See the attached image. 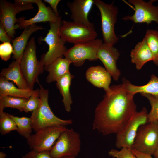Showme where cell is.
<instances>
[{
  "instance_id": "obj_1",
  "label": "cell",
  "mask_w": 158,
  "mask_h": 158,
  "mask_svg": "<svg viewBox=\"0 0 158 158\" xmlns=\"http://www.w3.org/2000/svg\"><path fill=\"white\" fill-rule=\"evenodd\" d=\"M110 87L95 109L92 123L93 129L104 135L121 131L137 111L134 95L122 84Z\"/></svg>"
},
{
  "instance_id": "obj_2",
  "label": "cell",
  "mask_w": 158,
  "mask_h": 158,
  "mask_svg": "<svg viewBox=\"0 0 158 158\" xmlns=\"http://www.w3.org/2000/svg\"><path fill=\"white\" fill-rule=\"evenodd\" d=\"M39 84L40 88V103L38 107L32 112L30 117L33 130L36 132L47 127L72 124V120L62 119L54 114L48 103L49 91L40 84Z\"/></svg>"
},
{
  "instance_id": "obj_3",
  "label": "cell",
  "mask_w": 158,
  "mask_h": 158,
  "mask_svg": "<svg viewBox=\"0 0 158 158\" xmlns=\"http://www.w3.org/2000/svg\"><path fill=\"white\" fill-rule=\"evenodd\" d=\"M36 46L34 37L28 43L20 61V66L30 89L33 90L36 83H40L39 75L42 73L45 67L39 61L36 55Z\"/></svg>"
},
{
  "instance_id": "obj_4",
  "label": "cell",
  "mask_w": 158,
  "mask_h": 158,
  "mask_svg": "<svg viewBox=\"0 0 158 158\" xmlns=\"http://www.w3.org/2000/svg\"><path fill=\"white\" fill-rule=\"evenodd\" d=\"M61 18L54 23H49L50 29L46 36L41 39L48 45V51L42 55L40 60L44 67L50 64L58 58H62L67 49L66 42L61 37L59 32L62 23Z\"/></svg>"
},
{
  "instance_id": "obj_5",
  "label": "cell",
  "mask_w": 158,
  "mask_h": 158,
  "mask_svg": "<svg viewBox=\"0 0 158 158\" xmlns=\"http://www.w3.org/2000/svg\"><path fill=\"white\" fill-rule=\"evenodd\" d=\"M94 4L100 12L101 30L104 43L114 46L118 41L119 38L116 35L114 27L117 21L118 8L113 3H105L100 0H94Z\"/></svg>"
},
{
  "instance_id": "obj_6",
  "label": "cell",
  "mask_w": 158,
  "mask_h": 158,
  "mask_svg": "<svg viewBox=\"0 0 158 158\" xmlns=\"http://www.w3.org/2000/svg\"><path fill=\"white\" fill-rule=\"evenodd\" d=\"M81 144L80 134L72 128H67L61 133L49 153L52 158L76 157L80 152Z\"/></svg>"
},
{
  "instance_id": "obj_7",
  "label": "cell",
  "mask_w": 158,
  "mask_h": 158,
  "mask_svg": "<svg viewBox=\"0 0 158 158\" xmlns=\"http://www.w3.org/2000/svg\"><path fill=\"white\" fill-rule=\"evenodd\" d=\"M158 145V121H156L139 128L131 149L153 155Z\"/></svg>"
},
{
  "instance_id": "obj_8",
  "label": "cell",
  "mask_w": 158,
  "mask_h": 158,
  "mask_svg": "<svg viewBox=\"0 0 158 158\" xmlns=\"http://www.w3.org/2000/svg\"><path fill=\"white\" fill-rule=\"evenodd\" d=\"M59 32L66 42L74 44L96 39L97 35L94 26L65 20L62 21Z\"/></svg>"
},
{
  "instance_id": "obj_9",
  "label": "cell",
  "mask_w": 158,
  "mask_h": 158,
  "mask_svg": "<svg viewBox=\"0 0 158 158\" xmlns=\"http://www.w3.org/2000/svg\"><path fill=\"white\" fill-rule=\"evenodd\" d=\"M0 24L11 38L14 37L18 21L16 16L19 13L34 8L32 4L24 2L23 0H16L12 3L6 0L0 1Z\"/></svg>"
},
{
  "instance_id": "obj_10",
  "label": "cell",
  "mask_w": 158,
  "mask_h": 158,
  "mask_svg": "<svg viewBox=\"0 0 158 158\" xmlns=\"http://www.w3.org/2000/svg\"><path fill=\"white\" fill-rule=\"evenodd\" d=\"M66 128L64 126L44 128L31 134L27 140V143L31 150L49 152L61 133Z\"/></svg>"
},
{
  "instance_id": "obj_11",
  "label": "cell",
  "mask_w": 158,
  "mask_h": 158,
  "mask_svg": "<svg viewBox=\"0 0 158 158\" xmlns=\"http://www.w3.org/2000/svg\"><path fill=\"white\" fill-rule=\"evenodd\" d=\"M102 43V39L96 38L74 44L67 49L64 56L75 66H80L86 60L94 61L98 59L97 52Z\"/></svg>"
},
{
  "instance_id": "obj_12",
  "label": "cell",
  "mask_w": 158,
  "mask_h": 158,
  "mask_svg": "<svg viewBox=\"0 0 158 158\" xmlns=\"http://www.w3.org/2000/svg\"><path fill=\"white\" fill-rule=\"evenodd\" d=\"M148 114L147 109L143 107L133 114L125 127L116 134L115 146L117 148L131 149L139 128L148 123Z\"/></svg>"
},
{
  "instance_id": "obj_13",
  "label": "cell",
  "mask_w": 158,
  "mask_h": 158,
  "mask_svg": "<svg viewBox=\"0 0 158 158\" xmlns=\"http://www.w3.org/2000/svg\"><path fill=\"white\" fill-rule=\"evenodd\" d=\"M156 1L150 0L147 2L143 0H129L128 2L134 6L135 12L131 16L128 15L122 19L130 20L135 23H146L147 25L152 21L156 22L158 28V6L153 3Z\"/></svg>"
},
{
  "instance_id": "obj_14",
  "label": "cell",
  "mask_w": 158,
  "mask_h": 158,
  "mask_svg": "<svg viewBox=\"0 0 158 158\" xmlns=\"http://www.w3.org/2000/svg\"><path fill=\"white\" fill-rule=\"evenodd\" d=\"M120 55L117 48L104 43L100 46L97 53L98 59L101 61L106 69L115 81L118 80L121 75L120 71L117 68L116 64Z\"/></svg>"
},
{
  "instance_id": "obj_15",
  "label": "cell",
  "mask_w": 158,
  "mask_h": 158,
  "mask_svg": "<svg viewBox=\"0 0 158 158\" xmlns=\"http://www.w3.org/2000/svg\"><path fill=\"white\" fill-rule=\"evenodd\" d=\"M35 3L38 7V11L33 18L26 20L24 17L18 19L16 24V29H24L27 26L40 22H49L54 23L61 18L53 12L50 6H47L41 0H32V3Z\"/></svg>"
},
{
  "instance_id": "obj_16",
  "label": "cell",
  "mask_w": 158,
  "mask_h": 158,
  "mask_svg": "<svg viewBox=\"0 0 158 158\" xmlns=\"http://www.w3.org/2000/svg\"><path fill=\"white\" fill-rule=\"evenodd\" d=\"M94 0H74L67 3L72 21L89 26H94L88 19L89 14L94 4Z\"/></svg>"
},
{
  "instance_id": "obj_17",
  "label": "cell",
  "mask_w": 158,
  "mask_h": 158,
  "mask_svg": "<svg viewBox=\"0 0 158 158\" xmlns=\"http://www.w3.org/2000/svg\"><path fill=\"white\" fill-rule=\"evenodd\" d=\"M85 77L87 81L94 86L102 88L106 94H110L111 76L106 69L100 66H92L87 70Z\"/></svg>"
},
{
  "instance_id": "obj_18",
  "label": "cell",
  "mask_w": 158,
  "mask_h": 158,
  "mask_svg": "<svg viewBox=\"0 0 158 158\" xmlns=\"http://www.w3.org/2000/svg\"><path fill=\"white\" fill-rule=\"evenodd\" d=\"M130 56L131 63L135 64L138 70L141 69L146 63L153 61L154 59L153 54L145 37L138 43L131 50Z\"/></svg>"
},
{
  "instance_id": "obj_19",
  "label": "cell",
  "mask_w": 158,
  "mask_h": 158,
  "mask_svg": "<svg viewBox=\"0 0 158 158\" xmlns=\"http://www.w3.org/2000/svg\"><path fill=\"white\" fill-rule=\"evenodd\" d=\"M20 61H14L9 65L8 68L3 69L0 74V78L9 81H12L20 88L29 89L30 88L20 68Z\"/></svg>"
},
{
  "instance_id": "obj_20",
  "label": "cell",
  "mask_w": 158,
  "mask_h": 158,
  "mask_svg": "<svg viewBox=\"0 0 158 158\" xmlns=\"http://www.w3.org/2000/svg\"><path fill=\"white\" fill-rule=\"evenodd\" d=\"M125 89L134 96L137 93L141 95L148 94L154 96L158 99V77L152 74L147 83L142 86L134 85L124 78L122 79V83Z\"/></svg>"
},
{
  "instance_id": "obj_21",
  "label": "cell",
  "mask_w": 158,
  "mask_h": 158,
  "mask_svg": "<svg viewBox=\"0 0 158 158\" xmlns=\"http://www.w3.org/2000/svg\"><path fill=\"white\" fill-rule=\"evenodd\" d=\"M42 29L41 26L36 24L29 25L24 29L20 36L13 39L11 42L13 49V58L16 60H20L31 35L37 30Z\"/></svg>"
},
{
  "instance_id": "obj_22",
  "label": "cell",
  "mask_w": 158,
  "mask_h": 158,
  "mask_svg": "<svg viewBox=\"0 0 158 158\" xmlns=\"http://www.w3.org/2000/svg\"><path fill=\"white\" fill-rule=\"evenodd\" d=\"M71 62L65 58L57 59L48 66L44 70L49 73L46 78V82L48 83L56 81L60 78L69 72Z\"/></svg>"
},
{
  "instance_id": "obj_23",
  "label": "cell",
  "mask_w": 158,
  "mask_h": 158,
  "mask_svg": "<svg viewBox=\"0 0 158 158\" xmlns=\"http://www.w3.org/2000/svg\"><path fill=\"white\" fill-rule=\"evenodd\" d=\"M39 92V89L34 90L17 88L12 82L0 78V97L8 96L29 99L32 95Z\"/></svg>"
},
{
  "instance_id": "obj_24",
  "label": "cell",
  "mask_w": 158,
  "mask_h": 158,
  "mask_svg": "<svg viewBox=\"0 0 158 158\" xmlns=\"http://www.w3.org/2000/svg\"><path fill=\"white\" fill-rule=\"evenodd\" d=\"M74 77L69 71L56 81L57 88L62 96L64 108L67 112H70L71 105L73 103L70 88L71 80Z\"/></svg>"
},
{
  "instance_id": "obj_25",
  "label": "cell",
  "mask_w": 158,
  "mask_h": 158,
  "mask_svg": "<svg viewBox=\"0 0 158 158\" xmlns=\"http://www.w3.org/2000/svg\"><path fill=\"white\" fill-rule=\"evenodd\" d=\"M10 117L14 121L17 127V132L27 140L32 134L33 130L30 118L19 117L9 114Z\"/></svg>"
},
{
  "instance_id": "obj_26",
  "label": "cell",
  "mask_w": 158,
  "mask_h": 158,
  "mask_svg": "<svg viewBox=\"0 0 158 158\" xmlns=\"http://www.w3.org/2000/svg\"><path fill=\"white\" fill-rule=\"evenodd\" d=\"M144 37L153 54V62L158 66V31L147 29Z\"/></svg>"
},
{
  "instance_id": "obj_27",
  "label": "cell",
  "mask_w": 158,
  "mask_h": 158,
  "mask_svg": "<svg viewBox=\"0 0 158 158\" xmlns=\"http://www.w3.org/2000/svg\"><path fill=\"white\" fill-rule=\"evenodd\" d=\"M28 99L6 96L0 97V105L4 108L10 107L18 109L20 112L24 111Z\"/></svg>"
},
{
  "instance_id": "obj_28",
  "label": "cell",
  "mask_w": 158,
  "mask_h": 158,
  "mask_svg": "<svg viewBox=\"0 0 158 158\" xmlns=\"http://www.w3.org/2000/svg\"><path fill=\"white\" fill-rule=\"evenodd\" d=\"M17 130V126L14 121L10 117L9 114L0 109V132L4 135L10 132Z\"/></svg>"
},
{
  "instance_id": "obj_29",
  "label": "cell",
  "mask_w": 158,
  "mask_h": 158,
  "mask_svg": "<svg viewBox=\"0 0 158 158\" xmlns=\"http://www.w3.org/2000/svg\"><path fill=\"white\" fill-rule=\"evenodd\" d=\"M141 95L147 99L151 106L150 111L148 114V123L158 121V99L150 95Z\"/></svg>"
},
{
  "instance_id": "obj_30",
  "label": "cell",
  "mask_w": 158,
  "mask_h": 158,
  "mask_svg": "<svg viewBox=\"0 0 158 158\" xmlns=\"http://www.w3.org/2000/svg\"><path fill=\"white\" fill-rule=\"evenodd\" d=\"M109 155L114 158H137L130 148L123 147L118 150L114 149L108 152Z\"/></svg>"
},
{
  "instance_id": "obj_31",
  "label": "cell",
  "mask_w": 158,
  "mask_h": 158,
  "mask_svg": "<svg viewBox=\"0 0 158 158\" xmlns=\"http://www.w3.org/2000/svg\"><path fill=\"white\" fill-rule=\"evenodd\" d=\"M40 102L39 90V92L34 94L28 99L23 111L26 113L32 112L38 107Z\"/></svg>"
},
{
  "instance_id": "obj_32",
  "label": "cell",
  "mask_w": 158,
  "mask_h": 158,
  "mask_svg": "<svg viewBox=\"0 0 158 158\" xmlns=\"http://www.w3.org/2000/svg\"><path fill=\"white\" fill-rule=\"evenodd\" d=\"M13 52V46L10 42H3L0 45V57L1 59L7 61Z\"/></svg>"
},
{
  "instance_id": "obj_33",
  "label": "cell",
  "mask_w": 158,
  "mask_h": 158,
  "mask_svg": "<svg viewBox=\"0 0 158 158\" xmlns=\"http://www.w3.org/2000/svg\"><path fill=\"white\" fill-rule=\"evenodd\" d=\"M22 158H52L49 152H38L33 150L27 152L22 157Z\"/></svg>"
},
{
  "instance_id": "obj_34",
  "label": "cell",
  "mask_w": 158,
  "mask_h": 158,
  "mask_svg": "<svg viewBox=\"0 0 158 158\" xmlns=\"http://www.w3.org/2000/svg\"><path fill=\"white\" fill-rule=\"evenodd\" d=\"M13 39L8 35L4 28L0 23V41L3 43L12 42Z\"/></svg>"
},
{
  "instance_id": "obj_35",
  "label": "cell",
  "mask_w": 158,
  "mask_h": 158,
  "mask_svg": "<svg viewBox=\"0 0 158 158\" xmlns=\"http://www.w3.org/2000/svg\"><path fill=\"white\" fill-rule=\"evenodd\" d=\"M44 1L48 3L50 6L52 10L55 14L59 17L57 6L60 0H44Z\"/></svg>"
},
{
  "instance_id": "obj_36",
  "label": "cell",
  "mask_w": 158,
  "mask_h": 158,
  "mask_svg": "<svg viewBox=\"0 0 158 158\" xmlns=\"http://www.w3.org/2000/svg\"><path fill=\"white\" fill-rule=\"evenodd\" d=\"M131 149L133 153L137 158H153L150 155L141 152L134 149Z\"/></svg>"
},
{
  "instance_id": "obj_37",
  "label": "cell",
  "mask_w": 158,
  "mask_h": 158,
  "mask_svg": "<svg viewBox=\"0 0 158 158\" xmlns=\"http://www.w3.org/2000/svg\"><path fill=\"white\" fill-rule=\"evenodd\" d=\"M153 155L155 158H158V145Z\"/></svg>"
},
{
  "instance_id": "obj_38",
  "label": "cell",
  "mask_w": 158,
  "mask_h": 158,
  "mask_svg": "<svg viewBox=\"0 0 158 158\" xmlns=\"http://www.w3.org/2000/svg\"><path fill=\"white\" fill-rule=\"evenodd\" d=\"M6 154L5 153L2 152H0V158H6Z\"/></svg>"
},
{
  "instance_id": "obj_39",
  "label": "cell",
  "mask_w": 158,
  "mask_h": 158,
  "mask_svg": "<svg viewBox=\"0 0 158 158\" xmlns=\"http://www.w3.org/2000/svg\"><path fill=\"white\" fill-rule=\"evenodd\" d=\"M62 158H76V157H74L67 156V157H64Z\"/></svg>"
}]
</instances>
